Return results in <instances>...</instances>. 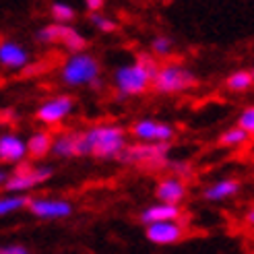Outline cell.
<instances>
[{
    "instance_id": "11",
    "label": "cell",
    "mask_w": 254,
    "mask_h": 254,
    "mask_svg": "<svg viewBox=\"0 0 254 254\" xmlns=\"http://www.w3.org/2000/svg\"><path fill=\"white\" fill-rule=\"evenodd\" d=\"M52 153L60 159H72V157H87L89 149L85 141V132L79 130H66L54 136V149Z\"/></svg>"
},
{
    "instance_id": "18",
    "label": "cell",
    "mask_w": 254,
    "mask_h": 254,
    "mask_svg": "<svg viewBox=\"0 0 254 254\" xmlns=\"http://www.w3.org/2000/svg\"><path fill=\"white\" fill-rule=\"evenodd\" d=\"M74 31L72 25H60V23H50L37 31V40L42 44H60L64 46V42L70 37V33Z\"/></svg>"
},
{
    "instance_id": "17",
    "label": "cell",
    "mask_w": 254,
    "mask_h": 254,
    "mask_svg": "<svg viewBox=\"0 0 254 254\" xmlns=\"http://www.w3.org/2000/svg\"><path fill=\"white\" fill-rule=\"evenodd\" d=\"M27 149H29V157L44 159L48 153H52V149H54V134H50L48 130L33 132L27 138Z\"/></svg>"
},
{
    "instance_id": "13",
    "label": "cell",
    "mask_w": 254,
    "mask_h": 254,
    "mask_svg": "<svg viewBox=\"0 0 254 254\" xmlns=\"http://www.w3.org/2000/svg\"><path fill=\"white\" fill-rule=\"evenodd\" d=\"M141 223L153 225V223H163V221H178L182 219V207L180 205H166V202H155V205H149L141 211L138 215Z\"/></svg>"
},
{
    "instance_id": "2",
    "label": "cell",
    "mask_w": 254,
    "mask_h": 254,
    "mask_svg": "<svg viewBox=\"0 0 254 254\" xmlns=\"http://www.w3.org/2000/svg\"><path fill=\"white\" fill-rule=\"evenodd\" d=\"M89 155L95 159H114L126 151V130L118 124H95L83 130Z\"/></svg>"
},
{
    "instance_id": "27",
    "label": "cell",
    "mask_w": 254,
    "mask_h": 254,
    "mask_svg": "<svg viewBox=\"0 0 254 254\" xmlns=\"http://www.w3.org/2000/svg\"><path fill=\"white\" fill-rule=\"evenodd\" d=\"M172 172H176L174 176L176 178H184V176H190V163L186 161H172Z\"/></svg>"
},
{
    "instance_id": "26",
    "label": "cell",
    "mask_w": 254,
    "mask_h": 254,
    "mask_svg": "<svg viewBox=\"0 0 254 254\" xmlns=\"http://www.w3.org/2000/svg\"><path fill=\"white\" fill-rule=\"evenodd\" d=\"M238 126L250 136H254V106L242 110V114L238 116Z\"/></svg>"
},
{
    "instance_id": "16",
    "label": "cell",
    "mask_w": 254,
    "mask_h": 254,
    "mask_svg": "<svg viewBox=\"0 0 254 254\" xmlns=\"http://www.w3.org/2000/svg\"><path fill=\"white\" fill-rule=\"evenodd\" d=\"M238 192H240V180H236V178H221V180L209 184L202 190V198L209 202H219L236 196Z\"/></svg>"
},
{
    "instance_id": "10",
    "label": "cell",
    "mask_w": 254,
    "mask_h": 254,
    "mask_svg": "<svg viewBox=\"0 0 254 254\" xmlns=\"http://www.w3.org/2000/svg\"><path fill=\"white\" fill-rule=\"evenodd\" d=\"M186 236V225L182 219L178 221H163V223H153L145 227V238L155 246H172L182 242Z\"/></svg>"
},
{
    "instance_id": "5",
    "label": "cell",
    "mask_w": 254,
    "mask_h": 254,
    "mask_svg": "<svg viewBox=\"0 0 254 254\" xmlns=\"http://www.w3.org/2000/svg\"><path fill=\"white\" fill-rule=\"evenodd\" d=\"M196 87V77L194 72L182 66V64H166L161 66L157 77L153 81V89L161 95H176L184 93L188 89Z\"/></svg>"
},
{
    "instance_id": "3",
    "label": "cell",
    "mask_w": 254,
    "mask_h": 254,
    "mask_svg": "<svg viewBox=\"0 0 254 254\" xmlns=\"http://www.w3.org/2000/svg\"><path fill=\"white\" fill-rule=\"evenodd\" d=\"M60 81L66 87H93L95 91L101 89V66L91 54H72L60 66Z\"/></svg>"
},
{
    "instance_id": "4",
    "label": "cell",
    "mask_w": 254,
    "mask_h": 254,
    "mask_svg": "<svg viewBox=\"0 0 254 254\" xmlns=\"http://www.w3.org/2000/svg\"><path fill=\"white\" fill-rule=\"evenodd\" d=\"M52 174L54 172L50 166H31V163L23 161L15 168V172L8 174L2 188L12 194H25V192H29V190H33L35 186L48 182L50 178H52Z\"/></svg>"
},
{
    "instance_id": "28",
    "label": "cell",
    "mask_w": 254,
    "mask_h": 254,
    "mask_svg": "<svg viewBox=\"0 0 254 254\" xmlns=\"http://www.w3.org/2000/svg\"><path fill=\"white\" fill-rule=\"evenodd\" d=\"M0 254H31V252L23 244H6L0 248Z\"/></svg>"
},
{
    "instance_id": "19",
    "label": "cell",
    "mask_w": 254,
    "mask_h": 254,
    "mask_svg": "<svg viewBox=\"0 0 254 254\" xmlns=\"http://www.w3.org/2000/svg\"><path fill=\"white\" fill-rule=\"evenodd\" d=\"M29 196L27 194H12L6 192L2 198H0V217H6L10 213H17L21 209H27L29 207Z\"/></svg>"
},
{
    "instance_id": "6",
    "label": "cell",
    "mask_w": 254,
    "mask_h": 254,
    "mask_svg": "<svg viewBox=\"0 0 254 254\" xmlns=\"http://www.w3.org/2000/svg\"><path fill=\"white\" fill-rule=\"evenodd\" d=\"M74 110V99L70 95H54L50 99H44L35 110V120L42 122L44 126H56L64 122Z\"/></svg>"
},
{
    "instance_id": "30",
    "label": "cell",
    "mask_w": 254,
    "mask_h": 254,
    "mask_svg": "<svg viewBox=\"0 0 254 254\" xmlns=\"http://www.w3.org/2000/svg\"><path fill=\"white\" fill-rule=\"evenodd\" d=\"M244 221H246L248 225H254V207H252V209H250V211L244 215Z\"/></svg>"
},
{
    "instance_id": "15",
    "label": "cell",
    "mask_w": 254,
    "mask_h": 254,
    "mask_svg": "<svg viewBox=\"0 0 254 254\" xmlns=\"http://www.w3.org/2000/svg\"><path fill=\"white\" fill-rule=\"evenodd\" d=\"M0 64L6 70H21L29 64V52L17 42L2 40L0 42Z\"/></svg>"
},
{
    "instance_id": "7",
    "label": "cell",
    "mask_w": 254,
    "mask_h": 254,
    "mask_svg": "<svg viewBox=\"0 0 254 254\" xmlns=\"http://www.w3.org/2000/svg\"><path fill=\"white\" fill-rule=\"evenodd\" d=\"M170 153V143H134L120 155L124 163H161Z\"/></svg>"
},
{
    "instance_id": "8",
    "label": "cell",
    "mask_w": 254,
    "mask_h": 254,
    "mask_svg": "<svg viewBox=\"0 0 254 254\" xmlns=\"http://www.w3.org/2000/svg\"><path fill=\"white\" fill-rule=\"evenodd\" d=\"M29 213L37 219H66L72 215V205L64 198H52V196H35L29 200Z\"/></svg>"
},
{
    "instance_id": "20",
    "label": "cell",
    "mask_w": 254,
    "mask_h": 254,
    "mask_svg": "<svg viewBox=\"0 0 254 254\" xmlns=\"http://www.w3.org/2000/svg\"><path fill=\"white\" fill-rule=\"evenodd\" d=\"M254 85V74L252 70H236L232 72L230 77L225 79V87L230 89L234 93H242V91H248V89Z\"/></svg>"
},
{
    "instance_id": "31",
    "label": "cell",
    "mask_w": 254,
    "mask_h": 254,
    "mask_svg": "<svg viewBox=\"0 0 254 254\" xmlns=\"http://www.w3.org/2000/svg\"><path fill=\"white\" fill-rule=\"evenodd\" d=\"M252 74H254V70H252Z\"/></svg>"
},
{
    "instance_id": "25",
    "label": "cell",
    "mask_w": 254,
    "mask_h": 254,
    "mask_svg": "<svg viewBox=\"0 0 254 254\" xmlns=\"http://www.w3.org/2000/svg\"><path fill=\"white\" fill-rule=\"evenodd\" d=\"M174 50V40L168 35H157L151 40V52L155 56H168Z\"/></svg>"
},
{
    "instance_id": "9",
    "label": "cell",
    "mask_w": 254,
    "mask_h": 254,
    "mask_svg": "<svg viewBox=\"0 0 254 254\" xmlns=\"http://www.w3.org/2000/svg\"><path fill=\"white\" fill-rule=\"evenodd\" d=\"M130 132L136 138V143H170V138H174L172 126L153 118L136 120L130 126Z\"/></svg>"
},
{
    "instance_id": "23",
    "label": "cell",
    "mask_w": 254,
    "mask_h": 254,
    "mask_svg": "<svg viewBox=\"0 0 254 254\" xmlns=\"http://www.w3.org/2000/svg\"><path fill=\"white\" fill-rule=\"evenodd\" d=\"M64 48L70 52V56H72V54H85V50H87V37H85L81 31L74 29V31L70 33V37L64 42Z\"/></svg>"
},
{
    "instance_id": "29",
    "label": "cell",
    "mask_w": 254,
    "mask_h": 254,
    "mask_svg": "<svg viewBox=\"0 0 254 254\" xmlns=\"http://www.w3.org/2000/svg\"><path fill=\"white\" fill-rule=\"evenodd\" d=\"M104 4H106L104 0H87V2H85L89 12H99L101 8H104Z\"/></svg>"
},
{
    "instance_id": "12",
    "label": "cell",
    "mask_w": 254,
    "mask_h": 254,
    "mask_svg": "<svg viewBox=\"0 0 254 254\" xmlns=\"http://www.w3.org/2000/svg\"><path fill=\"white\" fill-rule=\"evenodd\" d=\"M29 149H27V138H23L15 132H4L0 134V161L19 166L27 159Z\"/></svg>"
},
{
    "instance_id": "1",
    "label": "cell",
    "mask_w": 254,
    "mask_h": 254,
    "mask_svg": "<svg viewBox=\"0 0 254 254\" xmlns=\"http://www.w3.org/2000/svg\"><path fill=\"white\" fill-rule=\"evenodd\" d=\"M159 62L151 54H138V58L130 64H122L114 70V87L118 91V99L143 95L153 87V81L159 72Z\"/></svg>"
},
{
    "instance_id": "14",
    "label": "cell",
    "mask_w": 254,
    "mask_h": 254,
    "mask_svg": "<svg viewBox=\"0 0 254 254\" xmlns=\"http://www.w3.org/2000/svg\"><path fill=\"white\" fill-rule=\"evenodd\" d=\"M155 196L157 202H166V205H180L186 198V184L182 178L168 176L157 182L155 186Z\"/></svg>"
},
{
    "instance_id": "21",
    "label": "cell",
    "mask_w": 254,
    "mask_h": 254,
    "mask_svg": "<svg viewBox=\"0 0 254 254\" xmlns=\"http://www.w3.org/2000/svg\"><path fill=\"white\" fill-rule=\"evenodd\" d=\"M50 15H52L54 23L68 25L70 21H74V17H77V10L66 2H52L50 4Z\"/></svg>"
},
{
    "instance_id": "22",
    "label": "cell",
    "mask_w": 254,
    "mask_h": 254,
    "mask_svg": "<svg viewBox=\"0 0 254 254\" xmlns=\"http://www.w3.org/2000/svg\"><path fill=\"white\" fill-rule=\"evenodd\" d=\"M248 138H250L248 132H244L240 126H234V128H227V130L221 132L219 145H223V147H242Z\"/></svg>"
},
{
    "instance_id": "24",
    "label": "cell",
    "mask_w": 254,
    "mask_h": 254,
    "mask_svg": "<svg viewBox=\"0 0 254 254\" xmlns=\"http://www.w3.org/2000/svg\"><path fill=\"white\" fill-rule=\"evenodd\" d=\"M89 21H91L101 33H114L118 29V23L106 15H101V12H91V15H89Z\"/></svg>"
}]
</instances>
